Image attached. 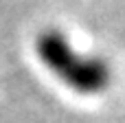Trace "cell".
Returning <instances> with one entry per match:
<instances>
[{"label": "cell", "instance_id": "1", "mask_svg": "<svg viewBox=\"0 0 125 123\" xmlns=\"http://www.w3.org/2000/svg\"><path fill=\"white\" fill-rule=\"evenodd\" d=\"M35 51L44 66L79 95H97L110 86V66L99 57L77 55L70 42L57 31L42 33L35 42Z\"/></svg>", "mask_w": 125, "mask_h": 123}]
</instances>
